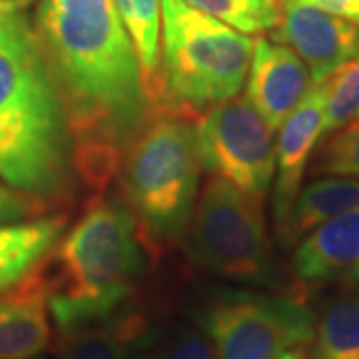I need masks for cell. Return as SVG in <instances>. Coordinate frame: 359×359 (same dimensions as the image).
<instances>
[{
    "label": "cell",
    "instance_id": "1",
    "mask_svg": "<svg viewBox=\"0 0 359 359\" xmlns=\"http://www.w3.org/2000/svg\"><path fill=\"white\" fill-rule=\"evenodd\" d=\"M32 26L65 104L76 180L106 192L150 114L114 0H39Z\"/></svg>",
    "mask_w": 359,
    "mask_h": 359
},
{
    "label": "cell",
    "instance_id": "2",
    "mask_svg": "<svg viewBox=\"0 0 359 359\" xmlns=\"http://www.w3.org/2000/svg\"><path fill=\"white\" fill-rule=\"evenodd\" d=\"M0 144L25 170L28 192L58 204L76 180L58 86L32 22L0 14Z\"/></svg>",
    "mask_w": 359,
    "mask_h": 359
},
{
    "label": "cell",
    "instance_id": "3",
    "mask_svg": "<svg viewBox=\"0 0 359 359\" xmlns=\"http://www.w3.org/2000/svg\"><path fill=\"white\" fill-rule=\"evenodd\" d=\"M150 252L126 204L94 194L82 216L39 264L56 330L100 320L124 308Z\"/></svg>",
    "mask_w": 359,
    "mask_h": 359
},
{
    "label": "cell",
    "instance_id": "4",
    "mask_svg": "<svg viewBox=\"0 0 359 359\" xmlns=\"http://www.w3.org/2000/svg\"><path fill=\"white\" fill-rule=\"evenodd\" d=\"M194 122L170 110H152L122 158V202L150 252L180 240L192 218L202 170Z\"/></svg>",
    "mask_w": 359,
    "mask_h": 359
},
{
    "label": "cell",
    "instance_id": "5",
    "mask_svg": "<svg viewBox=\"0 0 359 359\" xmlns=\"http://www.w3.org/2000/svg\"><path fill=\"white\" fill-rule=\"evenodd\" d=\"M252 52L254 40L244 32L186 0H162V100L154 110L196 120L208 108L238 96Z\"/></svg>",
    "mask_w": 359,
    "mask_h": 359
},
{
    "label": "cell",
    "instance_id": "6",
    "mask_svg": "<svg viewBox=\"0 0 359 359\" xmlns=\"http://www.w3.org/2000/svg\"><path fill=\"white\" fill-rule=\"evenodd\" d=\"M184 236L186 252L198 268L245 285H283L269 244L264 200L228 180L210 176Z\"/></svg>",
    "mask_w": 359,
    "mask_h": 359
},
{
    "label": "cell",
    "instance_id": "7",
    "mask_svg": "<svg viewBox=\"0 0 359 359\" xmlns=\"http://www.w3.org/2000/svg\"><path fill=\"white\" fill-rule=\"evenodd\" d=\"M216 359H278L311 341L316 316L292 294L228 292L202 313Z\"/></svg>",
    "mask_w": 359,
    "mask_h": 359
},
{
    "label": "cell",
    "instance_id": "8",
    "mask_svg": "<svg viewBox=\"0 0 359 359\" xmlns=\"http://www.w3.org/2000/svg\"><path fill=\"white\" fill-rule=\"evenodd\" d=\"M194 124L202 168L208 174L266 200L276 174L273 130L250 98L238 94L216 104Z\"/></svg>",
    "mask_w": 359,
    "mask_h": 359
},
{
    "label": "cell",
    "instance_id": "9",
    "mask_svg": "<svg viewBox=\"0 0 359 359\" xmlns=\"http://www.w3.org/2000/svg\"><path fill=\"white\" fill-rule=\"evenodd\" d=\"M269 39L290 46L304 60L313 84L325 82L359 54L358 25L297 0L280 4V20Z\"/></svg>",
    "mask_w": 359,
    "mask_h": 359
},
{
    "label": "cell",
    "instance_id": "10",
    "mask_svg": "<svg viewBox=\"0 0 359 359\" xmlns=\"http://www.w3.org/2000/svg\"><path fill=\"white\" fill-rule=\"evenodd\" d=\"M313 86L308 66L290 46L266 36L254 42L245 96L269 128H282Z\"/></svg>",
    "mask_w": 359,
    "mask_h": 359
},
{
    "label": "cell",
    "instance_id": "11",
    "mask_svg": "<svg viewBox=\"0 0 359 359\" xmlns=\"http://www.w3.org/2000/svg\"><path fill=\"white\" fill-rule=\"evenodd\" d=\"M325 132V96L323 84H316L282 124L276 146V190H273V216L276 230H280L302 190L304 172L309 156Z\"/></svg>",
    "mask_w": 359,
    "mask_h": 359
},
{
    "label": "cell",
    "instance_id": "12",
    "mask_svg": "<svg viewBox=\"0 0 359 359\" xmlns=\"http://www.w3.org/2000/svg\"><path fill=\"white\" fill-rule=\"evenodd\" d=\"M52 341L48 292L40 268L0 294V359H34Z\"/></svg>",
    "mask_w": 359,
    "mask_h": 359
},
{
    "label": "cell",
    "instance_id": "13",
    "mask_svg": "<svg viewBox=\"0 0 359 359\" xmlns=\"http://www.w3.org/2000/svg\"><path fill=\"white\" fill-rule=\"evenodd\" d=\"M297 278L325 282L353 276L359 268V208L339 214L306 233L292 259Z\"/></svg>",
    "mask_w": 359,
    "mask_h": 359
},
{
    "label": "cell",
    "instance_id": "14",
    "mask_svg": "<svg viewBox=\"0 0 359 359\" xmlns=\"http://www.w3.org/2000/svg\"><path fill=\"white\" fill-rule=\"evenodd\" d=\"M150 323L136 309H116L100 320L58 332V359H130L148 337Z\"/></svg>",
    "mask_w": 359,
    "mask_h": 359
},
{
    "label": "cell",
    "instance_id": "15",
    "mask_svg": "<svg viewBox=\"0 0 359 359\" xmlns=\"http://www.w3.org/2000/svg\"><path fill=\"white\" fill-rule=\"evenodd\" d=\"M68 226V214L0 224V294L32 273Z\"/></svg>",
    "mask_w": 359,
    "mask_h": 359
},
{
    "label": "cell",
    "instance_id": "16",
    "mask_svg": "<svg viewBox=\"0 0 359 359\" xmlns=\"http://www.w3.org/2000/svg\"><path fill=\"white\" fill-rule=\"evenodd\" d=\"M116 13L134 46L148 108L162 100V0H114Z\"/></svg>",
    "mask_w": 359,
    "mask_h": 359
},
{
    "label": "cell",
    "instance_id": "17",
    "mask_svg": "<svg viewBox=\"0 0 359 359\" xmlns=\"http://www.w3.org/2000/svg\"><path fill=\"white\" fill-rule=\"evenodd\" d=\"M359 208V180L332 176L311 182L295 196V202L278 230L283 245H292L320 224Z\"/></svg>",
    "mask_w": 359,
    "mask_h": 359
},
{
    "label": "cell",
    "instance_id": "18",
    "mask_svg": "<svg viewBox=\"0 0 359 359\" xmlns=\"http://www.w3.org/2000/svg\"><path fill=\"white\" fill-rule=\"evenodd\" d=\"M311 344V359H359V297L330 299L316 321Z\"/></svg>",
    "mask_w": 359,
    "mask_h": 359
},
{
    "label": "cell",
    "instance_id": "19",
    "mask_svg": "<svg viewBox=\"0 0 359 359\" xmlns=\"http://www.w3.org/2000/svg\"><path fill=\"white\" fill-rule=\"evenodd\" d=\"M196 11L214 16L244 34L268 32L280 20V8L271 0H186Z\"/></svg>",
    "mask_w": 359,
    "mask_h": 359
},
{
    "label": "cell",
    "instance_id": "20",
    "mask_svg": "<svg viewBox=\"0 0 359 359\" xmlns=\"http://www.w3.org/2000/svg\"><path fill=\"white\" fill-rule=\"evenodd\" d=\"M323 84L325 132L330 134L359 118V54L339 66Z\"/></svg>",
    "mask_w": 359,
    "mask_h": 359
},
{
    "label": "cell",
    "instance_id": "21",
    "mask_svg": "<svg viewBox=\"0 0 359 359\" xmlns=\"http://www.w3.org/2000/svg\"><path fill=\"white\" fill-rule=\"evenodd\" d=\"M318 174L359 180V118L335 130L313 168Z\"/></svg>",
    "mask_w": 359,
    "mask_h": 359
},
{
    "label": "cell",
    "instance_id": "22",
    "mask_svg": "<svg viewBox=\"0 0 359 359\" xmlns=\"http://www.w3.org/2000/svg\"><path fill=\"white\" fill-rule=\"evenodd\" d=\"M54 205L56 204H52L44 198L22 192L18 188H13L11 184H6L4 180H0V224L40 218Z\"/></svg>",
    "mask_w": 359,
    "mask_h": 359
},
{
    "label": "cell",
    "instance_id": "23",
    "mask_svg": "<svg viewBox=\"0 0 359 359\" xmlns=\"http://www.w3.org/2000/svg\"><path fill=\"white\" fill-rule=\"evenodd\" d=\"M160 359H216L208 335L190 325H178L158 351Z\"/></svg>",
    "mask_w": 359,
    "mask_h": 359
},
{
    "label": "cell",
    "instance_id": "24",
    "mask_svg": "<svg viewBox=\"0 0 359 359\" xmlns=\"http://www.w3.org/2000/svg\"><path fill=\"white\" fill-rule=\"evenodd\" d=\"M309 6H316L320 11L341 16L349 22L359 26V0H297Z\"/></svg>",
    "mask_w": 359,
    "mask_h": 359
},
{
    "label": "cell",
    "instance_id": "25",
    "mask_svg": "<svg viewBox=\"0 0 359 359\" xmlns=\"http://www.w3.org/2000/svg\"><path fill=\"white\" fill-rule=\"evenodd\" d=\"M0 180L11 184L13 188L28 192V182H26L25 170L20 168V164L14 160V156L2 144H0Z\"/></svg>",
    "mask_w": 359,
    "mask_h": 359
},
{
    "label": "cell",
    "instance_id": "26",
    "mask_svg": "<svg viewBox=\"0 0 359 359\" xmlns=\"http://www.w3.org/2000/svg\"><path fill=\"white\" fill-rule=\"evenodd\" d=\"M278 359H308V355H306V349L304 347H294V349L285 351Z\"/></svg>",
    "mask_w": 359,
    "mask_h": 359
},
{
    "label": "cell",
    "instance_id": "27",
    "mask_svg": "<svg viewBox=\"0 0 359 359\" xmlns=\"http://www.w3.org/2000/svg\"><path fill=\"white\" fill-rule=\"evenodd\" d=\"M16 8H22L18 0H0V14L11 13V11H16Z\"/></svg>",
    "mask_w": 359,
    "mask_h": 359
},
{
    "label": "cell",
    "instance_id": "28",
    "mask_svg": "<svg viewBox=\"0 0 359 359\" xmlns=\"http://www.w3.org/2000/svg\"><path fill=\"white\" fill-rule=\"evenodd\" d=\"M130 359H160V358H158V353H148V351H144V353H134Z\"/></svg>",
    "mask_w": 359,
    "mask_h": 359
},
{
    "label": "cell",
    "instance_id": "29",
    "mask_svg": "<svg viewBox=\"0 0 359 359\" xmlns=\"http://www.w3.org/2000/svg\"><path fill=\"white\" fill-rule=\"evenodd\" d=\"M271 2H273V4H276V6H278V8H280V4H282L283 0H271Z\"/></svg>",
    "mask_w": 359,
    "mask_h": 359
},
{
    "label": "cell",
    "instance_id": "30",
    "mask_svg": "<svg viewBox=\"0 0 359 359\" xmlns=\"http://www.w3.org/2000/svg\"><path fill=\"white\" fill-rule=\"evenodd\" d=\"M30 2H34V0H22L20 4H22V6H26V4H30Z\"/></svg>",
    "mask_w": 359,
    "mask_h": 359
},
{
    "label": "cell",
    "instance_id": "31",
    "mask_svg": "<svg viewBox=\"0 0 359 359\" xmlns=\"http://www.w3.org/2000/svg\"><path fill=\"white\" fill-rule=\"evenodd\" d=\"M355 278H358V280H359V268H358V273H355Z\"/></svg>",
    "mask_w": 359,
    "mask_h": 359
},
{
    "label": "cell",
    "instance_id": "32",
    "mask_svg": "<svg viewBox=\"0 0 359 359\" xmlns=\"http://www.w3.org/2000/svg\"><path fill=\"white\" fill-rule=\"evenodd\" d=\"M18 2H22V0H18ZM20 6H22V4H20Z\"/></svg>",
    "mask_w": 359,
    "mask_h": 359
}]
</instances>
